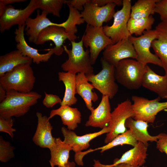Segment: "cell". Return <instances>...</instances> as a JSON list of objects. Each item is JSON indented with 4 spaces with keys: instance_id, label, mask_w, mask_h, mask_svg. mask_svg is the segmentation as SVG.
I'll return each instance as SVG.
<instances>
[{
    "instance_id": "obj_1",
    "label": "cell",
    "mask_w": 167,
    "mask_h": 167,
    "mask_svg": "<svg viewBox=\"0 0 167 167\" xmlns=\"http://www.w3.org/2000/svg\"><path fill=\"white\" fill-rule=\"evenodd\" d=\"M41 97V94L35 92H21L14 90L7 91L6 98L0 102V117L7 118L23 116Z\"/></svg>"
},
{
    "instance_id": "obj_2",
    "label": "cell",
    "mask_w": 167,
    "mask_h": 167,
    "mask_svg": "<svg viewBox=\"0 0 167 167\" xmlns=\"http://www.w3.org/2000/svg\"><path fill=\"white\" fill-rule=\"evenodd\" d=\"M147 65L133 59L120 61L115 67L116 80L120 84L130 90L139 88Z\"/></svg>"
},
{
    "instance_id": "obj_3",
    "label": "cell",
    "mask_w": 167,
    "mask_h": 167,
    "mask_svg": "<svg viewBox=\"0 0 167 167\" xmlns=\"http://www.w3.org/2000/svg\"><path fill=\"white\" fill-rule=\"evenodd\" d=\"M31 65L20 64L6 73L0 77V84L6 91L11 90L21 92L32 91L36 78Z\"/></svg>"
},
{
    "instance_id": "obj_4",
    "label": "cell",
    "mask_w": 167,
    "mask_h": 167,
    "mask_svg": "<svg viewBox=\"0 0 167 167\" xmlns=\"http://www.w3.org/2000/svg\"><path fill=\"white\" fill-rule=\"evenodd\" d=\"M71 49L63 45L64 50L68 55V59L61 66L62 70L76 75L77 73H84L85 75L93 73V68L91 62L89 50H85L81 39L79 42L70 41Z\"/></svg>"
},
{
    "instance_id": "obj_5",
    "label": "cell",
    "mask_w": 167,
    "mask_h": 167,
    "mask_svg": "<svg viewBox=\"0 0 167 167\" xmlns=\"http://www.w3.org/2000/svg\"><path fill=\"white\" fill-rule=\"evenodd\" d=\"M100 61L102 67L101 70L96 74L93 73L86 74V76L95 88L102 95L108 96L109 99H112L118 90V86L115 81V67L102 57Z\"/></svg>"
},
{
    "instance_id": "obj_6",
    "label": "cell",
    "mask_w": 167,
    "mask_h": 167,
    "mask_svg": "<svg viewBox=\"0 0 167 167\" xmlns=\"http://www.w3.org/2000/svg\"><path fill=\"white\" fill-rule=\"evenodd\" d=\"M122 5L121 9L114 14L113 24L103 26L104 32L110 39L113 44L129 38L131 35L127 28V23L130 18L131 0H122Z\"/></svg>"
},
{
    "instance_id": "obj_7",
    "label": "cell",
    "mask_w": 167,
    "mask_h": 167,
    "mask_svg": "<svg viewBox=\"0 0 167 167\" xmlns=\"http://www.w3.org/2000/svg\"><path fill=\"white\" fill-rule=\"evenodd\" d=\"M161 98L152 100L137 96H132V107L134 113L133 118L135 120H141L147 123H153L157 114L166 109V102H160Z\"/></svg>"
},
{
    "instance_id": "obj_8",
    "label": "cell",
    "mask_w": 167,
    "mask_h": 167,
    "mask_svg": "<svg viewBox=\"0 0 167 167\" xmlns=\"http://www.w3.org/2000/svg\"><path fill=\"white\" fill-rule=\"evenodd\" d=\"M157 37L156 30L145 31L138 37L131 35L129 39L132 42L137 55L136 60L145 65L152 63L162 67L161 60L150 51L152 43Z\"/></svg>"
},
{
    "instance_id": "obj_9",
    "label": "cell",
    "mask_w": 167,
    "mask_h": 167,
    "mask_svg": "<svg viewBox=\"0 0 167 167\" xmlns=\"http://www.w3.org/2000/svg\"><path fill=\"white\" fill-rule=\"evenodd\" d=\"M134 115L132 104L129 99L118 104L112 112L111 119L108 126L110 130L105 138V143H109L118 135L126 131V121L129 118H133Z\"/></svg>"
},
{
    "instance_id": "obj_10",
    "label": "cell",
    "mask_w": 167,
    "mask_h": 167,
    "mask_svg": "<svg viewBox=\"0 0 167 167\" xmlns=\"http://www.w3.org/2000/svg\"><path fill=\"white\" fill-rule=\"evenodd\" d=\"M81 39L84 45L89 47L91 62L94 64L101 52L108 45L113 44L110 39L104 32L102 27L87 25Z\"/></svg>"
},
{
    "instance_id": "obj_11",
    "label": "cell",
    "mask_w": 167,
    "mask_h": 167,
    "mask_svg": "<svg viewBox=\"0 0 167 167\" xmlns=\"http://www.w3.org/2000/svg\"><path fill=\"white\" fill-rule=\"evenodd\" d=\"M38 9V0H31L23 9H15L11 5L6 6V10L0 17V31L3 33L13 26L25 25L27 19L36 9Z\"/></svg>"
},
{
    "instance_id": "obj_12",
    "label": "cell",
    "mask_w": 167,
    "mask_h": 167,
    "mask_svg": "<svg viewBox=\"0 0 167 167\" xmlns=\"http://www.w3.org/2000/svg\"><path fill=\"white\" fill-rule=\"evenodd\" d=\"M116 6L115 3H111L100 6L92 1L84 6L80 13L81 17L87 25L102 27L103 23L107 22L113 18Z\"/></svg>"
},
{
    "instance_id": "obj_13",
    "label": "cell",
    "mask_w": 167,
    "mask_h": 167,
    "mask_svg": "<svg viewBox=\"0 0 167 167\" xmlns=\"http://www.w3.org/2000/svg\"><path fill=\"white\" fill-rule=\"evenodd\" d=\"M77 37L74 34L68 33L65 29L56 26H49L42 30L39 34L35 44L41 45L47 41H52L55 46L52 48L54 54L61 55L64 50L63 44L66 39L75 41Z\"/></svg>"
},
{
    "instance_id": "obj_14",
    "label": "cell",
    "mask_w": 167,
    "mask_h": 167,
    "mask_svg": "<svg viewBox=\"0 0 167 167\" xmlns=\"http://www.w3.org/2000/svg\"><path fill=\"white\" fill-rule=\"evenodd\" d=\"M137 57L132 42L127 38L107 46L103 53L102 58L115 67L122 60L131 58L136 59Z\"/></svg>"
},
{
    "instance_id": "obj_15",
    "label": "cell",
    "mask_w": 167,
    "mask_h": 167,
    "mask_svg": "<svg viewBox=\"0 0 167 167\" xmlns=\"http://www.w3.org/2000/svg\"><path fill=\"white\" fill-rule=\"evenodd\" d=\"M110 130V128L108 126L99 131L79 136L72 131L69 130L64 126L61 129L64 138L63 141L72 148V150L75 152V155H78L83 150L89 148V142L92 140L103 134L108 133Z\"/></svg>"
},
{
    "instance_id": "obj_16",
    "label": "cell",
    "mask_w": 167,
    "mask_h": 167,
    "mask_svg": "<svg viewBox=\"0 0 167 167\" xmlns=\"http://www.w3.org/2000/svg\"><path fill=\"white\" fill-rule=\"evenodd\" d=\"M25 26V25L18 26L14 32L15 41L17 43V49L20 50L24 56L31 58L32 62L36 64L48 61L54 54L52 48L50 49L47 53L41 54L38 52V50L30 46L24 37V32Z\"/></svg>"
},
{
    "instance_id": "obj_17",
    "label": "cell",
    "mask_w": 167,
    "mask_h": 167,
    "mask_svg": "<svg viewBox=\"0 0 167 167\" xmlns=\"http://www.w3.org/2000/svg\"><path fill=\"white\" fill-rule=\"evenodd\" d=\"M37 125L32 140L36 145L43 148H50L55 144V139L52 136L53 126L46 116L39 112L36 113Z\"/></svg>"
},
{
    "instance_id": "obj_18",
    "label": "cell",
    "mask_w": 167,
    "mask_h": 167,
    "mask_svg": "<svg viewBox=\"0 0 167 167\" xmlns=\"http://www.w3.org/2000/svg\"><path fill=\"white\" fill-rule=\"evenodd\" d=\"M109 98L102 95L101 100L98 106L92 109L91 113L85 126L99 127L102 129L108 126L112 117V112Z\"/></svg>"
},
{
    "instance_id": "obj_19",
    "label": "cell",
    "mask_w": 167,
    "mask_h": 167,
    "mask_svg": "<svg viewBox=\"0 0 167 167\" xmlns=\"http://www.w3.org/2000/svg\"><path fill=\"white\" fill-rule=\"evenodd\" d=\"M142 86L156 94L161 98L167 99V76L157 74L148 65Z\"/></svg>"
},
{
    "instance_id": "obj_20",
    "label": "cell",
    "mask_w": 167,
    "mask_h": 167,
    "mask_svg": "<svg viewBox=\"0 0 167 167\" xmlns=\"http://www.w3.org/2000/svg\"><path fill=\"white\" fill-rule=\"evenodd\" d=\"M157 37L153 41L151 47L156 54L161 60L162 67L167 76V20L161 21L155 29Z\"/></svg>"
},
{
    "instance_id": "obj_21",
    "label": "cell",
    "mask_w": 167,
    "mask_h": 167,
    "mask_svg": "<svg viewBox=\"0 0 167 167\" xmlns=\"http://www.w3.org/2000/svg\"><path fill=\"white\" fill-rule=\"evenodd\" d=\"M48 13L42 11L41 14L37 11V14L34 18H28L25 25L26 34L28 36L29 42L35 44L40 32L46 28L51 26H56L57 23L51 22L47 17Z\"/></svg>"
},
{
    "instance_id": "obj_22",
    "label": "cell",
    "mask_w": 167,
    "mask_h": 167,
    "mask_svg": "<svg viewBox=\"0 0 167 167\" xmlns=\"http://www.w3.org/2000/svg\"><path fill=\"white\" fill-rule=\"evenodd\" d=\"M148 146L138 142L133 148L124 153L120 159H115L111 167L121 163H126L134 166H142L146 162Z\"/></svg>"
},
{
    "instance_id": "obj_23",
    "label": "cell",
    "mask_w": 167,
    "mask_h": 167,
    "mask_svg": "<svg viewBox=\"0 0 167 167\" xmlns=\"http://www.w3.org/2000/svg\"><path fill=\"white\" fill-rule=\"evenodd\" d=\"M55 115L60 117L63 124L66 125L67 129L70 130H75L81 121V113L78 109L67 105H61L58 108L52 110L48 119Z\"/></svg>"
},
{
    "instance_id": "obj_24",
    "label": "cell",
    "mask_w": 167,
    "mask_h": 167,
    "mask_svg": "<svg viewBox=\"0 0 167 167\" xmlns=\"http://www.w3.org/2000/svg\"><path fill=\"white\" fill-rule=\"evenodd\" d=\"M76 94L79 95L84 100L87 108L91 110L94 108L92 101L95 102L98 99L97 94L93 91L94 88L88 81L84 73L76 75Z\"/></svg>"
},
{
    "instance_id": "obj_25",
    "label": "cell",
    "mask_w": 167,
    "mask_h": 167,
    "mask_svg": "<svg viewBox=\"0 0 167 167\" xmlns=\"http://www.w3.org/2000/svg\"><path fill=\"white\" fill-rule=\"evenodd\" d=\"M125 126L129 129L132 135L138 141L148 146V142H156L158 135L152 136L148 131V123L141 120H135L132 117L127 118Z\"/></svg>"
},
{
    "instance_id": "obj_26",
    "label": "cell",
    "mask_w": 167,
    "mask_h": 167,
    "mask_svg": "<svg viewBox=\"0 0 167 167\" xmlns=\"http://www.w3.org/2000/svg\"><path fill=\"white\" fill-rule=\"evenodd\" d=\"M32 59L17 49L0 56V77L22 64H31Z\"/></svg>"
},
{
    "instance_id": "obj_27",
    "label": "cell",
    "mask_w": 167,
    "mask_h": 167,
    "mask_svg": "<svg viewBox=\"0 0 167 167\" xmlns=\"http://www.w3.org/2000/svg\"><path fill=\"white\" fill-rule=\"evenodd\" d=\"M51 157L49 160L51 167H62L68 162L70 151L72 148L64 142L60 138H56L55 144L49 149Z\"/></svg>"
},
{
    "instance_id": "obj_28",
    "label": "cell",
    "mask_w": 167,
    "mask_h": 167,
    "mask_svg": "<svg viewBox=\"0 0 167 167\" xmlns=\"http://www.w3.org/2000/svg\"><path fill=\"white\" fill-rule=\"evenodd\" d=\"M58 80L62 81L65 86L64 96L61 105L71 106L76 103L77 99L76 94V75L68 72H59L58 73Z\"/></svg>"
},
{
    "instance_id": "obj_29",
    "label": "cell",
    "mask_w": 167,
    "mask_h": 167,
    "mask_svg": "<svg viewBox=\"0 0 167 167\" xmlns=\"http://www.w3.org/2000/svg\"><path fill=\"white\" fill-rule=\"evenodd\" d=\"M138 142V141L135 139L129 129L125 132L118 135L111 141L106 145L95 149H90L87 151L82 152L81 154L84 157L88 153L99 150H101L100 152L102 153L115 147L123 144L130 145L134 147L137 144Z\"/></svg>"
},
{
    "instance_id": "obj_30",
    "label": "cell",
    "mask_w": 167,
    "mask_h": 167,
    "mask_svg": "<svg viewBox=\"0 0 167 167\" xmlns=\"http://www.w3.org/2000/svg\"><path fill=\"white\" fill-rule=\"evenodd\" d=\"M158 0H138L131 6L130 18L136 19L148 17L154 14V10Z\"/></svg>"
},
{
    "instance_id": "obj_31",
    "label": "cell",
    "mask_w": 167,
    "mask_h": 167,
    "mask_svg": "<svg viewBox=\"0 0 167 167\" xmlns=\"http://www.w3.org/2000/svg\"><path fill=\"white\" fill-rule=\"evenodd\" d=\"M155 19L152 15L147 17L133 19L130 18L127 23L128 29L132 35L141 36L145 31L152 30Z\"/></svg>"
},
{
    "instance_id": "obj_32",
    "label": "cell",
    "mask_w": 167,
    "mask_h": 167,
    "mask_svg": "<svg viewBox=\"0 0 167 167\" xmlns=\"http://www.w3.org/2000/svg\"><path fill=\"white\" fill-rule=\"evenodd\" d=\"M67 5L69 10L68 18L65 22L59 24V27L64 28L68 33L75 34L78 31L76 25L83 24L85 22L81 17L79 11L69 5Z\"/></svg>"
},
{
    "instance_id": "obj_33",
    "label": "cell",
    "mask_w": 167,
    "mask_h": 167,
    "mask_svg": "<svg viewBox=\"0 0 167 167\" xmlns=\"http://www.w3.org/2000/svg\"><path fill=\"white\" fill-rule=\"evenodd\" d=\"M66 0H38V9L60 17V11Z\"/></svg>"
},
{
    "instance_id": "obj_34",
    "label": "cell",
    "mask_w": 167,
    "mask_h": 167,
    "mask_svg": "<svg viewBox=\"0 0 167 167\" xmlns=\"http://www.w3.org/2000/svg\"><path fill=\"white\" fill-rule=\"evenodd\" d=\"M15 148L10 143L4 140L2 135L0 136V161L6 162L14 157V150Z\"/></svg>"
},
{
    "instance_id": "obj_35",
    "label": "cell",
    "mask_w": 167,
    "mask_h": 167,
    "mask_svg": "<svg viewBox=\"0 0 167 167\" xmlns=\"http://www.w3.org/2000/svg\"><path fill=\"white\" fill-rule=\"evenodd\" d=\"M14 122L12 118H5L0 117V131L8 133L12 139L14 137L13 132L16 131L12 127Z\"/></svg>"
},
{
    "instance_id": "obj_36",
    "label": "cell",
    "mask_w": 167,
    "mask_h": 167,
    "mask_svg": "<svg viewBox=\"0 0 167 167\" xmlns=\"http://www.w3.org/2000/svg\"><path fill=\"white\" fill-rule=\"evenodd\" d=\"M154 12L159 15L161 21L167 20V0H159L156 3Z\"/></svg>"
},
{
    "instance_id": "obj_37",
    "label": "cell",
    "mask_w": 167,
    "mask_h": 167,
    "mask_svg": "<svg viewBox=\"0 0 167 167\" xmlns=\"http://www.w3.org/2000/svg\"><path fill=\"white\" fill-rule=\"evenodd\" d=\"M62 101L58 96L48 94L45 92V97L42 103L47 108H51L57 104H60Z\"/></svg>"
},
{
    "instance_id": "obj_38",
    "label": "cell",
    "mask_w": 167,
    "mask_h": 167,
    "mask_svg": "<svg viewBox=\"0 0 167 167\" xmlns=\"http://www.w3.org/2000/svg\"><path fill=\"white\" fill-rule=\"evenodd\" d=\"M156 148L161 152H164L167 155V134L161 133L158 135Z\"/></svg>"
},
{
    "instance_id": "obj_39",
    "label": "cell",
    "mask_w": 167,
    "mask_h": 167,
    "mask_svg": "<svg viewBox=\"0 0 167 167\" xmlns=\"http://www.w3.org/2000/svg\"><path fill=\"white\" fill-rule=\"evenodd\" d=\"M92 0H66V4L69 5L79 11H83L84 6L92 2Z\"/></svg>"
},
{
    "instance_id": "obj_40",
    "label": "cell",
    "mask_w": 167,
    "mask_h": 167,
    "mask_svg": "<svg viewBox=\"0 0 167 167\" xmlns=\"http://www.w3.org/2000/svg\"><path fill=\"white\" fill-rule=\"evenodd\" d=\"M92 2L100 6L111 3H114L118 6L122 5V0H92Z\"/></svg>"
},
{
    "instance_id": "obj_41",
    "label": "cell",
    "mask_w": 167,
    "mask_h": 167,
    "mask_svg": "<svg viewBox=\"0 0 167 167\" xmlns=\"http://www.w3.org/2000/svg\"><path fill=\"white\" fill-rule=\"evenodd\" d=\"M26 1H27L26 0H0V2L6 6L11 5V4L16 2H23Z\"/></svg>"
},
{
    "instance_id": "obj_42",
    "label": "cell",
    "mask_w": 167,
    "mask_h": 167,
    "mask_svg": "<svg viewBox=\"0 0 167 167\" xmlns=\"http://www.w3.org/2000/svg\"><path fill=\"white\" fill-rule=\"evenodd\" d=\"M6 90L0 84V102L3 101L6 98Z\"/></svg>"
},
{
    "instance_id": "obj_43",
    "label": "cell",
    "mask_w": 167,
    "mask_h": 167,
    "mask_svg": "<svg viewBox=\"0 0 167 167\" xmlns=\"http://www.w3.org/2000/svg\"><path fill=\"white\" fill-rule=\"evenodd\" d=\"M112 167H148L146 166H134L126 163H121L114 165Z\"/></svg>"
},
{
    "instance_id": "obj_44",
    "label": "cell",
    "mask_w": 167,
    "mask_h": 167,
    "mask_svg": "<svg viewBox=\"0 0 167 167\" xmlns=\"http://www.w3.org/2000/svg\"><path fill=\"white\" fill-rule=\"evenodd\" d=\"M6 6L0 2V17L5 12Z\"/></svg>"
},
{
    "instance_id": "obj_45",
    "label": "cell",
    "mask_w": 167,
    "mask_h": 167,
    "mask_svg": "<svg viewBox=\"0 0 167 167\" xmlns=\"http://www.w3.org/2000/svg\"><path fill=\"white\" fill-rule=\"evenodd\" d=\"M58 167H75V164L73 161L71 162L69 161L63 166Z\"/></svg>"
},
{
    "instance_id": "obj_46",
    "label": "cell",
    "mask_w": 167,
    "mask_h": 167,
    "mask_svg": "<svg viewBox=\"0 0 167 167\" xmlns=\"http://www.w3.org/2000/svg\"><path fill=\"white\" fill-rule=\"evenodd\" d=\"M166 109H167V102H166Z\"/></svg>"
}]
</instances>
